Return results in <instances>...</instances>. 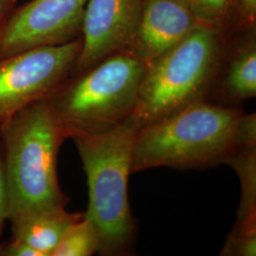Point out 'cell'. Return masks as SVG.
Listing matches in <instances>:
<instances>
[{
  "instance_id": "obj_1",
  "label": "cell",
  "mask_w": 256,
  "mask_h": 256,
  "mask_svg": "<svg viewBox=\"0 0 256 256\" xmlns=\"http://www.w3.org/2000/svg\"><path fill=\"white\" fill-rule=\"evenodd\" d=\"M66 138L45 99L16 112L0 126L10 222L68 203L57 178V156Z\"/></svg>"
},
{
  "instance_id": "obj_13",
  "label": "cell",
  "mask_w": 256,
  "mask_h": 256,
  "mask_svg": "<svg viewBox=\"0 0 256 256\" xmlns=\"http://www.w3.org/2000/svg\"><path fill=\"white\" fill-rule=\"evenodd\" d=\"M98 250V234L84 216L64 230L52 256H92Z\"/></svg>"
},
{
  "instance_id": "obj_9",
  "label": "cell",
  "mask_w": 256,
  "mask_h": 256,
  "mask_svg": "<svg viewBox=\"0 0 256 256\" xmlns=\"http://www.w3.org/2000/svg\"><path fill=\"white\" fill-rule=\"evenodd\" d=\"M198 24L188 0H142L136 26L122 52L148 64Z\"/></svg>"
},
{
  "instance_id": "obj_14",
  "label": "cell",
  "mask_w": 256,
  "mask_h": 256,
  "mask_svg": "<svg viewBox=\"0 0 256 256\" xmlns=\"http://www.w3.org/2000/svg\"><path fill=\"white\" fill-rule=\"evenodd\" d=\"M198 22L222 32L236 9V0H188Z\"/></svg>"
},
{
  "instance_id": "obj_18",
  "label": "cell",
  "mask_w": 256,
  "mask_h": 256,
  "mask_svg": "<svg viewBox=\"0 0 256 256\" xmlns=\"http://www.w3.org/2000/svg\"><path fill=\"white\" fill-rule=\"evenodd\" d=\"M236 10L244 21L252 26L256 18V0H236Z\"/></svg>"
},
{
  "instance_id": "obj_5",
  "label": "cell",
  "mask_w": 256,
  "mask_h": 256,
  "mask_svg": "<svg viewBox=\"0 0 256 256\" xmlns=\"http://www.w3.org/2000/svg\"><path fill=\"white\" fill-rule=\"evenodd\" d=\"M222 52L221 34L198 24L180 42L146 64L132 114L138 128L207 101Z\"/></svg>"
},
{
  "instance_id": "obj_6",
  "label": "cell",
  "mask_w": 256,
  "mask_h": 256,
  "mask_svg": "<svg viewBox=\"0 0 256 256\" xmlns=\"http://www.w3.org/2000/svg\"><path fill=\"white\" fill-rule=\"evenodd\" d=\"M82 36L0 58V126L28 106L48 98L74 72Z\"/></svg>"
},
{
  "instance_id": "obj_16",
  "label": "cell",
  "mask_w": 256,
  "mask_h": 256,
  "mask_svg": "<svg viewBox=\"0 0 256 256\" xmlns=\"http://www.w3.org/2000/svg\"><path fill=\"white\" fill-rule=\"evenodd\" d=\"M0 256H44V254L22 241L10 238L7 244L1 245Z\"/></svg>"
},
{
  "instance_id": "obj_19",
  "label": "cell",
  "mask_w": 256,
  "mask_h": 256,
  "mask_svg": "<svg viewBox=\"0 0 256 256\" xmlns=\"http://www.w3.org/2000/svg\"><path fill=\"white\" fill-rule=\"evenodd\" d=\"M16 0H0V26L10 12L16 7Z\"/></svg>"
},
{
  "instance_id": "obj_2",
  "label": "cell",
  "mask_w": 256,
  "mask_h": 256,
  "mask_svg": "<svg viewBox=\"0 0 256 256\" xmlns=\"http://www.w3.org/2000/svg\"><path fill=\"white\" fill-rule=\"evenodd\" d=\"M245 112L209 101H200L138 128L131 171L167 166L203 169L226 164L243 144Z\"/></svg>"
},
{
  "instance_id": "obj_12",
  "label": "cell",
  "mask_w": 256,
  "mask_h": 256,
  "mask_svg": "<svg viewBox=\"0 0 256 256\" xmlns=\"http://www.w3.org/2000/svg\"><path fill=\"white\" fill-rule=\"evenodd\" d=\"M226 164L236 169L242 187L236 223L256 224V144L240 146Z\"/></svg>"
},
{
  "instance_id": "obj_10",
  "label": "cell",
  "mask_w": 256,
  "mask_h": 256,
  "mask_svg": "<svg viewBox=\"0 0 256 256\" xmlns=\"http://www.w3.org/2000/svg\"><path fill=\"white\" fill-rule=\"evenodd\" d=\"M82 216V212L64 208L34 212L10 222L12 238L36 248L44 256H52L64 230Z\"/></svg>"
},
{
  "instance_id": "obj_3",
  "label": "cell",
  "mask_w": 256,
  "mask_h": 256,
  "mask_svg": "<svg viewBox=\"0 0 256 256\" xmlns=\"http://www.w3.org/2000/svg\"><path fill=\"white\" fill-rule=\"evenodd\" d=\"M138 129L131 115L106 131L72 138L88 180V207L84 216L98 234L101 256H128L133 250L136 223L128 187Z\"/></svg>"
},
{
  "instance_id": "obj_8",
  "label": "cell",
  "mask_w": 256,
  "mask_h": 256,
  "mask_svg": "<svg viewBox=\"0 0 256 256\" xmlns=\"http://www.w3.org/2000/svg\"><path fill=\"white\" fill-rule=\"evenodd\" d=\"M142 0H88L82 22V50L72 74L100 63L128 46Z\"/></svg>"
},
{
  "instance_id": "obj_17",
  "label": "cell",
  "mask_w": 256,
  "mask_h": 256,
  "mask_svg": "<svg viewBox=\"0 0 256 256\" xmlns=\"http://www.w3.org/2000/svg\"><path fill=\"white\" fill-rule=\"evenodd\" d=\"M6 220H8V196H7V187H6L2 150H1V144H0V239H1L2 232H3ZM0 247H1V243H0Z\"/></svg>"
},
{
  "instance_id": "obj_4",
  "label": "cell",
  "mask_w": 256,
  "mask_h": 256,
  "mask_svg": "<svg viewBox=\"0 0 256 256\" xmlns=\"http://www.w3.org/2000/svg\"><path fill=\"white\" fill-rule=\"evenodd\" d=\"M146 64L126 52L70 74L45 99L68 138L114 128L131 116Z\"/></svg>"
},
{
  "instance_id": "obj_7",
  "label": "cell",
  "mask_w": 256,
  "mask_h": 256,
  "mask_svg": "<svg viewBox=\"0 0 256 256\" xmlns=\"http://www.w3.org/2000/svg\"><path fill=\"white\" fill-rule=\"evenodd\" d=\"M88 0H30L14 7L0 26V58L82 36Z\"/></svg>"
},
{
  "instance_id": "obj_11",
  "label": "cell",
  "mask_w": 256,
  "mask_h": 256,
  "mask_svg": "<svg viewBox=\"0 0 256 256\" xmlns=\"http://www.w3.org/2000/svg\"><path fill=\"white\" fill-rule=\"evenodd\" d=\"M256 95V46L250 40L236 50L230 59L214 104L238 108Z\"/></svg>"
},
{
  "instance_id": "obj_15",
  "label": "cell",
  "mask_w": 256,
  "mask_h": 256,
  "mask_svg": "<svg viewBox=\"0 0 256 256\" xmlns=\"http://www.w3.org/2000/svg\"><path fill=\"white\" fill-rule=\"evenodd\" d=\"M256 224L236 223L230 232L221 256H256Z\"/></svg>"
}]
</instances>
